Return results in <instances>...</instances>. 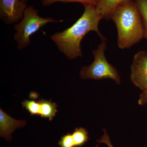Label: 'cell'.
I'll return each mask as SVG.
<instances>
[{"instance_id":"obj_1","label":"cell","mask_w":147,"mask_h":147,"mask_svg":"<svg viewBox=\"0 0 147 147\" xmlns=\"http://www.w3.org/2000/svg\"><path fill=\"white\" fill-rule=\"evenodd\" d=\"M84 6L82 16L72 26L50 37L60 51L69 60L82 57L81 42L90 32H95L102 41L107 40L98 29V24L102 18L98 13L96 5Z\"/></svg>"},{"instance_id":"obj_2","label":"cell","mask_w":147,"mask_h":147,"mask_svg":"<svg viewBox=\"0 0 147 147\" xmlns=\"http://www.w3.org/2000/svg\"><path fill=\"white\" fill-rule=\"evenodd\" d=\"M110 19L117 27L120 49L130 48L144 38L142 17L134 0H127L118 6Z\"/></svg>"},{"instance_id":"obj_3","label":"cell","mask_w":147,"mask_h":147,"mask_svg":"<svg viewBox=\"0 0 147 147\" xmlns=\"http://www.w3.org/2000/svg\"><path fill=\"white\" fill-rule=\"evenodd\" d=\"M38 10L32 6H28L24 11L21 21L14 26L16 31L14 39L17 48L23 50L30 43V37L38 30L49 23H59L63 20L57 21L53 18H42L38 15Z\"/></svg>"},{"instance_id":"obj_4","label":"cell","mask_w":147,"mask_h":147,"mask_svg":"<svg viewBox=\"0 0 147 147\" xmlns=\"http://www.w3.org/2000/svg\"><path fill=\"white\" fill-rule=\"evenodd\" d=\"M105 41H102L97 49L92 51L94 61L90 65L82 67L80 71V77L83 79L94 80L110 79L119 84L121 83V78L118 71L105 58V52L107 49Z\"/></svg>"},{"instance_id":"obj_5","label":"cell","mask_w":147,"mask_h":147,"mask_svg":"<svg viewBox=\"0 0 147 147\" xmlns=\"http://www.w3.org/2000/svg\"><path fill=\"white\" fill-rule=\"evenodd\" d=\"M131 80L142 91L147 89V52L139 51L135 54L131 66Z\"/></svg>"},{"instance_id":"obj_6","label":"cell","mask_w":147,"mask_h":147,"mask_svg":"<svg viewBox=\"0 0 147 147\" xmlns=\"http://www.w3.org/2000/svg\"><path fill=\"white\" fill-rule=\"evenodd\" d=\"M27 7L19 0H0V17L5 24L17 23L23 18Z\"/></svg>"},{"instance_id":"obj_7","label":"cell","mask_w":147,"mask_h":147,"mask_svg":"<svg viewBox=\"0 0 147 147\" xmlns=\"http://www.w3.org/2000/svg\"><path fill=\"white\" fill-rule=\"evenodd\" d=\"M26 124V121L14 119L0 109V136L7 142L11 141V135L16 129L24 127Z\"/></svg>"},{"instance_id":"obj_8","label":"cell","mask_w":147,"mask_h":147,"mask_svg":"<svg viewBox=\"0 0 147 147\" xmlns=\"http://www.w3.org/2000/svg\"><path fill=\"white\" fill-rule=\"evenodd\" d=\"M127 0H98L96 5V11L102 19H110L111 14L115 9Z\"/></svg>"},{"instance_id":"obj_9","label":"cell","mask_w":147,"mask_h":147,"mask_svg":"<svg viewBox=\"0 0 147 147\" xmlns=\"http://www.w3.org/2000/svg\"><path fill=\"white\" fill-rule=\"evenodd\" d=\"M40 105V115L42 118H48L51 121L57 112V105L55 102H52L45 99H40L39 101Z\"/></svg>"},{"instance_id":"obj_10","label":"cell","mask_w":147,"mask_h":147,"mask_svg":"<svg viewBox=\"0 0 147 147\" xmlns=\"http://www.w3.org/2000/svg\"><path fill=\"white\" fill-rule=\"evenodd\" d=\"M71 134L75 147L82 146L89 139L88 131L83 127L76 128Z\"/></svg>"},{"instance_id":"obj_11","label":"cell","mask_w":147,"mask_h":147,"mask_svg":"<svg viewBox=\"0 0 147 147\" xmlns=\"http://www.w3.org/2000/svg\"><path fill=\"white\" fill-rule=\"evenodd\" d=\"M134 1L142 17L144 30V38L147 40V0Z\"/></svg>"},{"instance_id":"obj_12","label":"cell","mask_w":147,"mask_h":147,"mask_svg":"<svg viewBox=\"0 0 147 147\" xmlns=\"http://www.w3.org/2000/svg\"><path fill=\"white\" fill-rule=\"evenodd\" d=\"M98 0H41V3L44 6H48L56 2L63 3L77 2L81 3L83 5H96Z\"/></svg>"},{"instance_id":"obj_13","label":"cell","mask_w":147,"mask_h":147,"mask_svg":"<svg viewBox=\"0 0 147 147\" xmlns=\"http://www.w3.org/2000/svg\"><path fill=\"white\" fill-rule=\"evenodd\" d=\"M22 107L25 108L30 113L31 115H40V105L38 101L34 100H25L21 102Z\"/></svg>"},{"instance_id":"obj_14","label":"cell","mask_w":147,"mask_h":147,"mask_svg":"<svg viewBox=\"0 0 147 147\" xmlns=\"http://www.w3.org/2000/svg\"><path fill=\"white\" fill-rule=\"evenodd\" d=\"M58 145L60 147H75L72 134L67 133L61 137Z\"/></svg>"},{"instance_id":"obj_15","label":"cell","mask_w":147,"mask_h":147,"mask_svg":"<svg viewBox=\"0 0 147 147\" xmlns=\"http://www.w3.org/2000/svg\"><path fill=\"white\" fill-rule=\"evenodd\" d=\"M103 134L100 139L97 140V142L100 144H104L107 145L108 147H114L110 140V136L107 133V131L105 129H103Z\"/></svg>"},{"instance_id":"obj_16","label":"cell","mask_w":147,"mask_h":147,"mask_svg":"<svg viewBox=\"0 0 147 147\" xmlns=\"http://www.w3.org/2000/svg\"><path fill=\"white\" fill-rule=\"evenodd\" d=\"M138 102L140 105H144L147 104V89L143 91L140 94Z\"/></svg>"},{"instance_id":"obj_17","label":"cell","mask_w":147,"mask_h":147,"mask_svg":"<svg viewBox=\"0 0 147 147\" xmlns=\"http://www.w3.org/2000/svg\"><path fill=\"white\" fill-rule=\"evenodd\" d=\"M19 1H21L22 2L25 3L26 4H27L28 0H19Z\"/></svg>"}]
</instances>
